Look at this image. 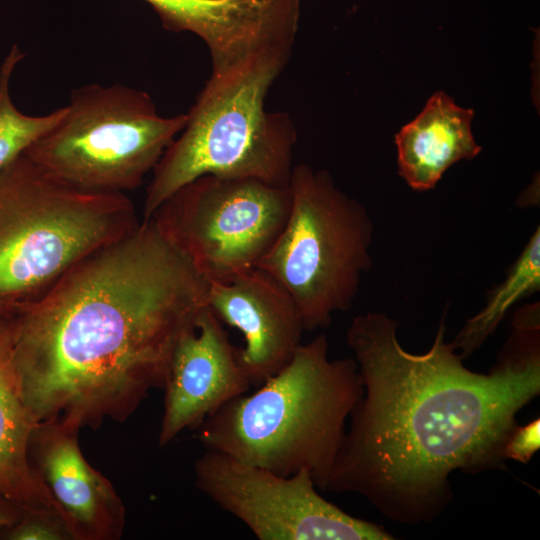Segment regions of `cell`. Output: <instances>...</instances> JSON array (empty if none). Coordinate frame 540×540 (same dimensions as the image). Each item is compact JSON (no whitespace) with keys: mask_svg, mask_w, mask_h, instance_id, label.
<instances>
[{"mask_svg":"<svg viewBox=\"0 0 540 540\" xmlns=\"http://www.w3.org/2000/svg\"><path fill=\"white\" fill-rule=\"evenodd\" d=\"M443 314L430 349L415 354L382 312L353 318L347 344L364 393L326 491L364 497L391 521L431 522L453 498L452 472L503 469L517 413L540 393L539 319L522 312L489 373L463 365L444 339Z\"/></svg>","mask_w":540,"mask_h":540,"instance_id":"obj_1","label":"cell"},{"mask_svg":"<svg viewBox=\"0 0 540 540\" xmlns=\"http://www.w3.org/2000/svg\"><path fill=\"white\" fill-rule=\"evenodd\" d=\"M208 281L153 219L73 266L11 317L13 360L38 423L123 421L163 388Z\"/></svg>","mask_w":540,"mask_h":540,"instance_id":"obj_2","label":"cell"},{"mask_svg":"<svg viewBox=\"0 0 540 540\" xmlns=\"http://www.w3.org/2000/svg\"><path fill=\"white\" fill-rule=\"evenodd\" d=\"M324 334L301 343L291 360L252 394L220 407L196 428L208 451L290 476L307 469L327 482L364 393L354 358L331 360Z\"/></svg>","mask_w":540,"mask_h":540,"instance_id":"obj_3","label":"cell"},{"mask_svg":"<svg viewBox=\"0 0 540 540\" xmlns=\"http://www.w3.org/2000/svg\"><path fill=\"white\" fill-rule=\"evenodd\" d=\"M140 221L126 194L75 189L20 155L0 170V318L38 301Z\"/></svg>","mask_w":540,"mask_h":540,"instance_id":"obj_4","label":"cell"},{"mask_svg":"<svg viewBox=\"0 0 540 540\" xmlns=\"http://www.w3.org/2000/svg\"><path fill=\"white\" fill-rule=\"evenodd\" d=\"M289 57L264 55L227 76L209 78L184 128L152 171L141 220H148L179 188L205 175L288 185L296 129L286 113L266 111L265 99Z\"/></svg>","mask_w":540,"mask_h":540,"instance_id":"obj_5","label":"cell"},{"mask_svg":"<svg viewBox=\"0 0 540 540\" xmlns=\"http://www.w3.org/2000/svg\"><path fill=\"white\" fill-rule=\"evenodd\" d=\"M286 222L257 267L294 300L305 331L330 325L348 310L371 266L373 226L365 208L326 171L293 167Z\"/></svg>","mask_w":540,"mask_h":540,"instance_id":"obj_6","label":"cell"},{"mask_svg":"<svg viewBox=\"0 0 540 540\" xmlns=\"http://www.w3.org/2000/svg\"><path fill=\"white\" fill-rule=\"evenodd\" d=\"M186 120L159 115L144 91L90 84L72 93L61 121L24 154L75 189L125 194L153 171Z\"/></svg>","mask_w":540,"mask_h":540,"instance_id":"obj_7","label":"cell"},{"mask_svg":"<svg viewBox=\"0 0 540 540\" xmlns=\"http://www.w3.org/2000/svg\"><path fill=\"white\" fill-rule=\"evenodd\" d=\"M290 205L288 185L205 175L175 191L150 218L207 281H225L257 267Z\"/></svg>","mask_w":540,"mask_h":540,"instance_id":"obj_8","label":"cell"},{"mask_svg":"<svg viewBox=\"0 0 540 540\" xmlns=\"http://www.w3.org/2000/svg\"><path fill=\"white\" fill-rule=\"evenodd\" d=\"M197 488L260 540H391L382 526L325 500L307 469L281 476L208 451L195 463Z\"/></svg>","mask_w":540,"mask_h":540,"instance_id":"obj_9","label":"cell"},{"mask_svg":"<svg viewBox=\"0 0 540 540\" xmlns=\"http://www.w3.org/2000/svg\"><path fill=\"white\" fill-rule=\"evenodd\" d=\"M251 383L222 322L206 306L196 326L173 349L164 384V413L158 441L167 445L185 429H196Z\"/></svg>","mask_w":540,"mask_h":540,"instance_id":"obj_10","label":"cell"},{"mask_svg":"<svg viewBox=\"0 0 540 540\" xmlns=\"http://www.w3.org/2000/svg\"><path fill=\"white\" fill-rule=\"evenodd\" d=\"M207 306L244 337L240 364L251 384L277 374L301 345L304 324L289 293L254 267L225 281H208Z\"/></svg>","mask_w":540,"mask_h":540,"instance_id":"obj_11","label":"cell"},{"mask_svg":"<svg viewBox=\"0 0 540 540\" xmlns=\"http://www.w3.org/2000/svg\"><path fill=\"white\" fill-rule=\"evenodd\" d=\"M80 427L49 420L35 429L31 448L36 471L58 507L70 538L113 540L124 528V506L111 483L84 458Z\"/></svg>","mask_w":540,"mask_h":540,"instance_id":"obj_12","label":"cell"},{"mask_svg":"<svg viewBox=\"0 0 540 540\" xmlns=\"http://www.w3.org/2000/svg\"><path fill=\"white\" fill-rule=\"evenodd\" d=\"M165 29L191 32L208 47L212 73L225 74L262 51L279 22L278 0H144Z\"/></svg>","mask_w":540,"mask_h":540,"instance_id":"obj_13","label":"cell"},{"mask_svg":"<svg viewBox=\"0 0 540 540\" xmlns=\"http://www.w3.org/2000/svg\"><path fill=\"white\" fill-rule=\"evenodd\" d=\"M39 424L22 395L13 360L11 316L0 318V495L28 515L61 520L57 505L29 460L32 436Z\"/></svg>","mask_w":540,"mask_h":540,"instance_id":"obj_14","label":"cell"},{"mask_svg":"<svg viewBox=\"0 0 540 540\" xmlns=\"http://www.w3.org/2000/svg\"><path fill=\"white\" fill-rule=\"evenodd\" d=\"M473 114L444 92H436L399 131L395 137L399 174L413 190L433 188L452 164L481 151L471 131Z\"/></svg>","mask_w":540,"mask_h":540,"instance_id":"obj_15","label":"cell"},{"mask_svg":"<svg viewBox=\"0 0 540 540\" xmlns=\"http://www.w3.org/2000/svg\"><path fill=\"white\" fill-rule=\"evenodd\" d=\"M540 288V231L529 238L506 278L488 295L483 309L468 319L452 341L462 359L473 354L495 331L507 311L517 301Z\"/></svg>","mask_w":540,"mask_h":540,"instance_id":"obj_16","label":"cell"},{"mask_svg":"<svg viewBox=\"0 0 540 540\" xmlns=\"http://www.w3.org/2000/svg\"><path fill=\"white\" fill-rule=\"evenodd\" d=\"M23 57L13 45L0 67V170L53 129L66 112L62 107L44 116H28L17 110L9 94V82Z\"/></svg>","mask_w":540,"mask_h":540,"instance_id":"obj_17","label":"cell"},{"mask_svg":"<svg viewBox=\"0 0 540 540\" xmlns=\"http://www.w3.org/2000/svg\"><path fill=\"white\" fill-rule=\"evenodd\" d=\"M14 540H61L70 538L60 519L46 515H28L9 534Z\"/></svg>","mask_w":540,"mask_h":540,"instance_id":"obj_18","label":"cell"},{"mask_svg":"<svg viewBox=\"0 0 540 540\" xmlns=\"http://www.w3.org/2000/svg\"><path fill=\"white\" fill-rule=\"evenodd\" d=\"M540 447L539 418L526 424L516 426L505 443L503 454L505 459H513L527 463Z\"/></svg>","mask_w":540,"mask_h":540,"instance_id":"obj_19","label":"cell"},{"mask_svg":"<svg viewBox=\"0 0 540 540\" xmlns=\"http://www.w3.org/2000/svg\"><path fill=\"white\" fill-rule=\"evenodd\" d=\"M15 521V513L7 506L0 504V529Z\"/></svg>","mask_w":540,"mask_h":540,"instance_id":"obj_20","label":"cell"}]
</instances>
